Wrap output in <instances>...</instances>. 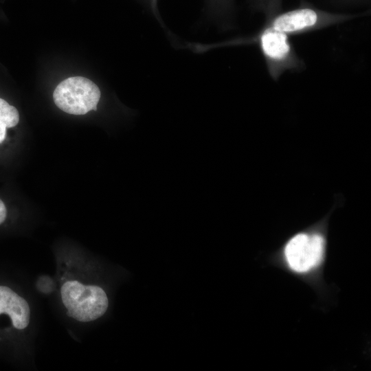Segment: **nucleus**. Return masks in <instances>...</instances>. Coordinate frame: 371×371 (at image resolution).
Here are the masks:
<instances>
[{
  "mask_svg": "<svg viewBox=\"0 0 371 371\" xmlns=\"http://www.w3.org/2000/svg\"><path fill=\"white\" fill-rule=\"evenodd\" d=\"M249 43H257L264 58L268 73L277 81L286 71H301L304 60L297 54L289 36L271 27H263Z\"/></svg>",
  "mask_w": 371,
  "mask_h": 371,
  "instance_id": "f257e3e1",
  "label": "nucleus"
},
{
  "mask_svg": "<svg viewBox=\"0 0 371 371\" xmlns=\"http://www.w3.org/2000/svg\"><path fill=\"white\" fill-rule=\"evenodd\" d=\"M61 297L67 309V315L81 322H88L102 317L109 302L104 291L93 285H84L73 280L61 287Z\"/></svg>",
  "mask_w": 371,
  "mask_h": 371,
  "instance_id": "f03ea898",
  "label": "nucleus"
},
{
  "mask_svg": "<svg viewBox=\"0 0 371 371\" xmlns=\"http://www.w3.org/2000/svg\"><path fill=\"white\" fill-rule=\"evenodd\" d=\"M101 95L99 87L91 80L70 77L61 81L53 93L56 105L62 111L74 115H84L97 109Z\"/></svg>",
  "mask_w": 371,
  "mask_h": 371,
  "instance_id": "7ed1b4c3",
  "label": "nucleus"
},
{
  "mask_svg": "<svg viewBox=\"0 0 371 371\" xmlns=\"http://www.w3.org/2000/svg\"><path fill=\"white\" fill-rule=\"evenodd\" d=\"M340 17L319 14L311 8H299L273 18L264 27L293 36L315 30L340 21Z\"/></svg>",
  "mask_w": 371,
  "mask_h": 371,
  "instance_id": "20e7f679",
  "label": "nucleus"
},
{
  "mask_svg": "<svg viewBox=\"0 0 371 371\" xmlns=\"http://www.w3.org/2000/svg\"><path fill=\"white\" fill-rule=\"evenodd\" d=\"M324 252V240L319 234H299L293 236L284 249L286 260L294 271L302 273L317 266Z\"/></svg>",
  "mask_w": 371,
  "mask_h": 371,
  "instance_id": "39448f33",
  "label": "nucleus"
},
{
  "mask_svg": "<svg viewBox=\"0 0 371 371\" xmlns=\"http://www.w3.org/2000/svg\"><path fill=\"white\" fill-rule=\"evenodd\" d=\"M6 315L12 326L18 330L25 328L30 318L27 301L6 286L0 285V315Z\"/></svg>",
  "mask_w": 371,
  "mask_h": 371,
  "instance_id": "423d86ee",
  "label": "nucleus"
},
{
  "mask_svg": "<svg viewBox=\"0 0 371 371\" xmlns=\"http://www.w3.org/2000/svg\"><path fill=\"white\" fill-rule=\"evenodd\" d=\"M19 122V114L17 109L0 98V144L5 138L6 128L15 126Z\"/></svg>",
  "mask_w": 371,
  "mask_h": 371,
  "instance_id": "0eeeda50",
  "label": "nucleus"
},
{
  "mask_svg": "<svg viewBox=\"0 0 371 371\" xmlns=\"http://www.w3.org/2000/svg\"><path fill=\"white\" fill-rule=\"evenodd\" d=\"M7 216V210L4 203L0 199V225L4 222Z\"/></svg>",
  "mask_w": 371,
  "mask_h": 371,
  "instance_id": "6e6552de",
  "label": "nucleus"
}]
</instances>
